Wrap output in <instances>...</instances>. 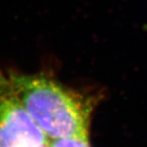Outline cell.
I'll return each instance as SVG.
<instances>
[{
    "label": "cell",
    "instance_id": "6da1fadb",
    "mask_svg": "<svg viewBox=\"0 0 147 147\" xmlns=\"http://www.w3.org/2000/svg\"><path fill=\"white\" fill-rule=\"evenodd\" d=\"M0 88L20 102L50 140L89 136L92 98L40 74L0 73Z\"/></svg>",
    "mask_w": 147,
    "mask_h": 147
},
{
    "label": "cell",
    "instance_id": "7a4b0ae2",
    "mask_svg": "<svg viewBox=\"0 0 147 147\" xmlns=\"http://www.w3.org/2000/svg\"><path fill=\"white\" fill-rule=\"evenodd\" d=\"M49 142L20 102L0 88V147H32Z\"/></svg>",
    "mask_w": 147,
    "mask_h": 147
},
{
    "label": "cell",
    "instance_id": "3957f363",
    "mask_svg": "<svg viewBox=\"0 0 147 147\" xmlns=\"http://www.w3.org/2000/svg\"><path fill=\"white\" fill-rule=\"evenodd\" d=\"M49 147H91L88 137L64 138L51 140Z\"/></svg>",
    "mask_w": 147,
    "mask_h": 147
},
{
    "label": "cell",
    "instance_id": "277c9868",
    "mask_svg": "<svg viewBox=\"0 0 147 147\" xmlns=\"http://www.w3.org/2000/svg\"><path fill=\"white\" fill-rule=\"evenodd\" d=\"M32 147H49V143H45V144H40V145H36Z\"/></svg>",
    "mask_w": 147,
    "mask_h": 147
}]
</instances>
